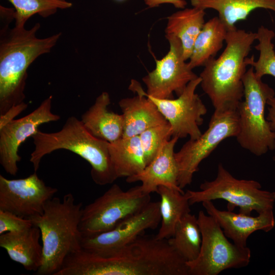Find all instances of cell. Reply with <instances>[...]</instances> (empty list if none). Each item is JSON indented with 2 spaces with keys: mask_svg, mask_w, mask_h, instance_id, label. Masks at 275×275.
Wrapping results in <instances>:
<instances>
[{
  "mask_svg": "<svg viewBox=\"0 0 275 275\" xmlns=\"http://www.w3.org/2000/svg\"><path fill=\"white\" fill-rule=\"evenodd\" d=\"M65 268L68 275H189L186 261L168 239L144 234L109 255L81 249L68 256Z\"/></svg>",
  "mask_w": 275,
  "mask_h": 275,
  "instance_id": "6da1fadb",
  "label": "cell"
},
{
  "mask_svg": "<svg viewBox=\"0 0 275 275\" xmlns=\"http://www.w3.org/2000/svg\"><path fill=\"white\" fill-rule=\"evenodd\" d=\"M1 22L0 30V116L23 103L27 70L41 55L49 52L56 45L62 33L39 38L36 33L40 24L31 29Z\"/></svg>",
  "mask_w": 275,
  "mask_h": 275,
  "instance_id": "7a4b0ae2",
  "label": "cell"
},
{
  "mask_svg": "<svg viewBox=\"0 0 275 275\" xmlns=\"http://www.w3.org/2000/svg\"><path fill=\"white\" fill-rule=\"evenodd\" d=\"M257 40V33L235 27L228 30L224 50L209 60L199 76L200 85L214 111L237 109L243 98L242 79L248 65L247 58Z\"/></svg>",
  "mask_w": 275,
  "mask_h": 275,
  "instance_id": "3957f363",
  "label": "cell"
},
{
  "mask_svg": "<svg viewBox=\"0 0 275 275\" xmlns=\"http://www.w3.org/2000/svg\"><path fill=\"white\" fill-rule=\"evenodd\" d=\"M82 210V203H76L73 195L68 193L62 200L52 198L42 214L29 218L40 230L42 241L43 261L36 274L54 275L66 257L81 248Z\"/></svg>",
  "mask_w": 275,
  "mask_h": 275,
  "instance_id": "277c9868",
  "label": "cell"
},
{
  "mask_svg": "<svg viewBox=\"0 0 275 275\" xmlns=\"http://www.w3.org/2000/svg\"><path fill=\"white\" fill-rule=\"evenodd\" d=\"M32 138L35 148L30 161L35 172L45 155L65 149L78 155L90 163L91 176L96 184H111L118 179L109 156V142L93 136L81 120L74 116L69 117L59 131L47 133L38 130Z\"/></svg>",
  "mask_w": 275,
  "mask_h": 275,
  "instance_id": "5b68a950",
  "label": "cell"
},
{
  "mask_svg": "<svg viewBox=\"0 0 275 275\" xmlns=\"http://www.w3.org/2000/svg\"><path fill=\"white\" fill-rule=\"evenodd\" d=\"M242 81L243 98L237 108L239 130L236 138L241 147L259 156L275 149V131L265 116L267 101L275 92L256 75L252 66Z\"/></svg>",
  "mask_w": 275,
  "mask_h": 275,
  "instance_id": "8992f818",
  "label": "cell"
},
{
  "mask_svg": "<svg viewBox=\"0 0 275 275\" xmlns=\"http://www.w3.org/2000/svg\"><path fill=\"white\" fill-rule=\"evenodd\" d=\"M200 189L185 193L190 205L224 200L228 202L229 210L237 207L240 213L251 215L253 211L260 214L273 210L275 202V192L261 189L257 181L235 178L221 163L218 165L216 178L202 183Z\"/></svg>",
  "mask_w": 275,
  "mask_h": 275,
  "instance_id": "52a82bcc",
  "label": "cell"
},
{
  "mask_svg": "<svg viewBox=\"0 0 275 275\" xmlns=\"http://www.w3.org/2000/svg\"><path fill=\"white\" fill-rule=\"evenodd\" d=\"M202 234V243L198 257L186 262L189 275H217L231 268L248 265L250 249L230 242L217 222L203 211L197 217Z\"/></svg>",
  "mask_w": 275,
  "mask_h": 275,
  "instance_id": "ba28073f",
  "label": "cell"
},
{
  "mask_svg": "<svg viewBox=\"0 0 275 275\" xmlns=\"http://www.w3.org/2000/svg\"><path fill=\"white\" fill-rule=\"evenodd\" d=\"M151 202L141 185L123 190L113 184L103 195L82 208L79 229L82 235L109 231L124 218L142 210Z\"/></svg>",
  "mask_w": 275,
  "mask_h": 275,
  "instance_id": "9c48e42d",
  "label": "cell"
},
{
  "mask_svg": "<svg viewBox=\"0 0 275 275\" xmlns=\"http://www.w3.org/2000/svg\"><path fill=\"white\" fill-rule=\"evenodd\" d=\"M239 130L237 109L214 111L207 130L197 139L189 140L174 156L178 169V185L183 189L191 184L203 160L226 139L236 137Z\"/></svg>",
  "mask_w": 275,
  "mask_h": 275,
  "instance_id": "30bf717a",
  "label": "cell"
},
{
  "mask_svg": "<svg viewBox=\"0 0 275 275\" xmlns=\"http://www.w3.org/2000/svg\"><path fill=\"white\" fill-rule=\"evenodd\" d=\"M200 76L190 81L183 93L176 99H159L148 95L140 83L132 79L129 89L148 97L157 107L169 123L172 137L183 139L188 136L190 140L198 139L202 134L200 126L203 124V116L207 108L196 90L200 85Z\"/></svg>",
  "mask_w": 275,
  "mask_h": 275,
  "instance_id": "8fae6325",
  "label": "cell"
},
{
  "mask_svg": "<svg viewBox=\"0 0 275 275\" xmlns=\"http://www.w3.org/2000/svg\"><path fill=\"white\" fill-rule=\"evenodd\" d=\"M165 37L170 45L169 51L162 59L155 60V69L142 80L148 95L159 99H172L174 93L179 96L187 84L198 76L186 62L180 39L172 35Z\"/></svg>",
  "mask_w": 275,
  "mask_h": 275,
  "instance_id": "7c38bea8",
  "label": "cell"
},
{
  "mask_svg": "<svg viewBox=\"0 0 275 275\" xmlns=\"http://www.w3.org/2000/svg\"><path fill=\"white\" fill-rule=\"evenodd\" d=\"M161 221L159 201L150 202L142 210L119 222L112 229L99 234L82 235L81 248L90 253L109 255L130 243Z\"/></svg>",
  "mask_w": 275,
  "mask_h": 275,
  "instance_id": "4fadbf2b",
  "label": "cell"
},
{
  "mask_svg": "<svg viewBox=\"0 0 275 275\" xmlns=\"http://www.w3.org/2000/svg\"><path fill=\"white\" fill-rule=\"evenodd\" d=\"M52 96L43 100L32 112L22 118L12 119L0 126V163L5 171L15 176L21 159L18 154L20 145L32 137L42 124L57 121L60 116L51 112Z\"/></svg>",
  "mask_w": 275,
  "mask_h": 275,
  "instance_id": "5bb4252c",
  "label": "cell"
},
{
  "mask_svg": "<svg viewBox=\"0 0 275 275\" xmlns=\"http://www.w3.org/2000/svg\"><path fill=\"white\" fill-rule=\"evenodd\" d=\"M58 191L35 172L24 178L8 179L0 175V210L30 218L43 213L46 202Z\"/></svg>",
  "mask_w": 275,
  "mask_h": 275,
  "instance_id": "9a60e30c",
  "label": "cell"
},
{
  "mask_svg": "<svg viewBox=\"0 0 275 275\" xmlns=\"http://www.w3.org/2000/svg\"><path fill=\"white\" fill-rule=\"evenodd\" d=\"M202 204L207 214L217 222L226 237L240 246H246L248 238L255 231L267 232L275 225L273 210L252 216L240 212L219 210L211 201L203 202Z\"/></svg>",
  "mask_w": 275,
  "mask_h": 275,
  "instance_id": "2e32d148",
  "label": "cell"
},
{
  "mask_svg": "<svg viewBox=\"0 0 275 275\" xmlns=\"http://www.w3.org/2000/svg\"><path fill=\"white\" fill-rule=\"evenodd\" d=\"M178 139L172 137L167 141L152 161L139 173L127 177L126 182L141 181L142 190L148 194L156 192L161 185L183 191L178 185V169L174 156Z\"/></svg>",
  "mask_w": 275,
  "mask_h": 275,
  "instance_id": "e0dca14e",
  "label": "cell"
},
{
  "mask_svg": "<svg viewBox=\"0 0 275 275\" xmlns=\"http://www.w3.org/2000/svg\"><path fill=\"white\" fill-rule=\"evenodd\" d=\"M40 237V230L33 225L24 231L1 234L0 246L6 250L13 261L20 264L27 270L36 272L43 261Z\"/></svg>",
  "mask_w": 275,
  "mask_h": 275,
  "instance_id": "ac0fdd59",
  "label": "cell"
},
{
  "mask_svg": "<svg viewBox=\"0 0 275 275\" xmlns=\"http://www.w3.org/2000/svg\"><path fill=\"white\" fill-rule=\"evenodd\" d=\"M137 94L119 102L123 117L124 138L139 135L150 127L168 122L152 101Z\"/></svg>",
  "mask_w": 275,
  "mask_h": 275,
  "instance_id": "d6986e66",
  "label": "cell"
},
{
  "mask_svg": "<svg viewBox=\"0 0 275 275\" xmlns=\"http://www.w3.org/2000/svg\"><path fill=\"white\" fill-rule=\"evenodd\" d=\"M109 94L102 92L94 103L81 116V121L93 136L113 143L122 137L124 121L122 114L109 112Z\"/></svg>",
  "mask_w": 275,
  "mask_h": 275,
  "instance_id": "ffe728a7",
  "label": "cell"
},
{
  "mask_svg": "<svg viewBox=\"0 0 275 275\" xmlns=\"http://www.w3.org/2000/svg\"><path fill=\"white\" fill-rule=\"evenodd\" d=\"M193 7L213 9L228 30L239 21L245 20L253 11L264 9L275 11V0H190Z\"/></svg>",
  "mask_w": 275,
  "mask_h": 275,
  "instance_id": "44dd1931",
  "label": "cell"
},
{
  "mask_svg": "<svg viewBox=\"0 0 275 275\" xmlns=\"http://www.w3.org/2000/svg\"><path fill=\"white\" fill-rule=\"evenodd\" d=\"M108 150L118 178L136 175L147 166L139 135L109 143Z\"/></svg>",
  "mask_w": 275,
  "mask_h": 275,
  "instance_id": "7402d4cb",
  "label": "cell"
},
{
  "mask_svg": "<svg viewBox=\"0 0 275 275\" xmlns=\"http://www.w3.org/2000/svg\"><path fill=\"white\" fill-rule=\"evenodd\" d=\"M205 10L193 7L177 11L168 18L165 35L180 39L185 61L191 56L195 41L205 22Z\"/></svg>",
  "mask_w": 275,
  "mask_h": 275,
  "instance_id": "603a6c76",
  "label": "cell"
},
{
  "mask_svg": "<svg viewBox=\"0 0 275 275\" xmlns=\"http://www.w3.org/2000/svg\"><path fill=\"white\" fill-rule=\"evenodd\" d=\"M156 193L160 197V227L155 235L158 239H168L174 235L180 221L190 213V205L185 194L181 191L159 186Z\"/></svg>",
  "mask_w": 275,
  "mask_h": 275,
  "instance_id": "cb8c5ba5",
  "label": "cell"
},
{
  "mask_svg": "<svg viewBox=\"0 0 275 275\" xmlns=\"http://www.w3.org/2000/svg\"><path fill=\"white\" fill-rule=\"evenodd\" d=\"M228 29L218 16L205 22L198 35L188 62L192 69L214 58L225 42Z\"/></svg>",
  "mask_w": 275,
  "mask_h": 275,
  "instance_id": "d4e9b609",
  "label": "cell"
},
{
  "mask_svg": "<svg viewBox=\"0 0 275 275\" xmlns=\"http://www.w3.org/2000/svg\"><path fill=\"white\" fill-rule=\"evenodd\" d=\"M168 241L186 262L195 260L199 255L202 243V234L197 217L190 213L185 215Z\"/></svg>",
  "mask_w": 275,
  "mask_h": 275,
  "instance_id": "484cf974",
  "label": "cell"
},
{
  "mask_svg": "<svg viewBox=\"0 0 275 275\" xmlns=\"http://www.w3.org/2000/svg\"><path fill=\"white\" fill-rule=\"evenodd\" d=\"M256 33L258 43L255 48L259 51V56L257 61L254 55L248 57V65L253 67L256 75L260 78L266 75L275 77V50L272 43L274 32L261 25Z\"/></svg>",
  "mask_w": 275,
  "mask_h": 275,
  "instance_id": "4316f807",
  "label": "cell"
},
{
  "mask_svg": "<svg viewBox=\"0 0 275 275\" xmlns=\"http://www.w3.org/2000/svg\"><path fill=\"white\" fill-rule=\"evenodd\" d=\"M14 6L16 26H24L32 16L38 14L46 18L55 14L59 9H66L72 6L66 0H7Z\"/></svg>",
  "mask_w": 275,
  "mask_h": 275,
  "instance_id": "83f0119b",
  "label": "cell"
},
{
  "mask_svg": "<svg viewBox=\"0 0 275 275\" xmlns=\"http://www.w3.org/2000/svg\"><path fill=\"white\" fill-rule=\"evenodd\" d=\"M147 166L157 154L163 145L172 138L168 122L150 127L139 135Z\"/></svg>",
  "mask_w": 275,
  "mask_h": 275,
  "instance_id": "f1b7e54d",
  "label": "cell"
},
{
  "mask_svg": "<svg viewBox=\"0 0 275 275\" xmlns=\"http://www.w3.org/2000/svg\"><path fill=\"white\" fill-rule=\"evenodd\" d=\"M33 226L32 221L12 212L0 210V234L25 230Z\"/></svg>",
  "mask_w": 275,
  "mask_h": 275,
  "instance_id": "f546056e",
  "label": "cell"
},
{
  "mask_svg": "<svg viewBox=\"0 0 275 275\" xmlns=\"http://www.w3.org/2000/svg\"><path fill=\"white\" fill-rule=\"evenodd\" d=\"M145 4L149 8L157 7L162 4H171L178 9H184L187 5L185 0H144Z\"/></svg>",
  "mask_w": 275,
  "mask_h": 275,
  "instance_id": "4dcf8cb0",
  "label": "cell"
},
{
  "mask_svg": "<svg viewBox=\"0 0 275 275\" xmlns=\"http://www.w3.org/2000/svg\"><path fill=\"white\" fill-rule=\"evenodd\" d=\"M267 105H268V107L266 118L269 123L270 128L275 131V96L268 100Z\"/></svg>",
  "mask_w": 275,
  "mask_h": 275,
  "instance_id": "1f68e13d",
  "label": "cell"
},
{
  "mask_svg": "<svg viewBox=\"0 0 275 275\" xmlns=\"http://www.w3.org/2000/svg\"><path fill=\"white\" fill-rule=\"evenodd\" d=\"M117 1H123V0H117Z\"/></svg>",
  "mask_w": 275,
  "mask_h": 275,
  "instance_id": "d6a6232c",
  "label": "cell"
}]
</instances>
